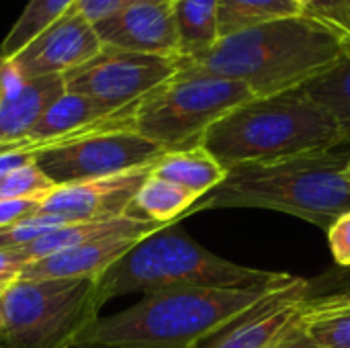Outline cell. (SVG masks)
I'll return each mask as SVG.
<instances>
[{"label":"cell","mask_w":350,"mask_h":348,"mask_svg":"<svg viewBox=\"0 0 350 348\" xmlns=\"http://www.w3.org/2000/svg\"><path fill=\"white\" fill-rule=\"evenodd\" d=\"M74 2L76 0H29L25 10L0 43V57L10 59L41 31L59 21L66 12H70Z\"/></svg>","instance_id":"obj_22"},{"label":"cell","mask_w":350,"mask_h":348,"mask_svg":"<svg viewBox=\"0 0 350 348\" xmlns=\"http://www.w3.org/2000/svg\"><path fill=\"white\" fill-rule=\"evenodd\" d=\"M195 203L197 199L191 193L164 178L152 176L150 172V176L137 189L127 215L162 226H172L180 217H187L189 209Z\"/></svg>","instance_id":"obj_19"},{"label":"cell","mask_w":350,"mask_h":348,"mask_svg":"<svg viewBox=\"0 0 350 348\" xmlns=\"http://www.w3.org/2000/svg\"><path fill=\"white\" fill-rule=\"evenodd\" d=\"M57 185L37 166L29 162L0 180V201H23V199H43L53 193Z\"/></svg>","instance_id":"obj_24"},{"label":"cell","mask_w":350,"mask_h":348,"mask_svg":"<svg viewBox=\"0 0 350 348\" xmlns=\"http://www.w3.org/2000/svg\"><path fill=\"white\" fill-rule=\"evenodd\" d=\"M328 242H330V250L334 260L350 269V211L340 215L328 230Z\"/></svg>","instance_id":"obj_27"},{"label":"cell","mask_w":350,"mask_h":348,"mask_svg":"<svg viewBox=\"0 0 350 348\" xmlns=\"http://www.w3.org/2000/svg\"><path fill=\"white\" fill-rule=\"evenodd\" d=\"M301 90L340 125L350 144V53L338 64L310 80Z\"/></svg>","instance_id":"obj_21"},{"label":"cell","mask_w":350,"mask_h":348,"mask_svg":"<svg viewBox=\"0 0 350 348\" xmlns=\"http://www.w3.org/2000/svg\"><path fill=\"white\" fill-rule=\"evenodd\" d=\"M64 92V76L57 74L23 80L4 92L0 101V144L25 139L49 105Z\"/></svg>","instance_id":"obj_15"},{"label":"cell","mask_w":350,"mask_h":348,"mask_svg":"<svg viewBox=\"0 0 350 348\" xmlns=\"http://www.w3.org/2000/svg\"><path fill=\"white\" fill-rule=\"evenodd\" d=\"M103 47L178 59L172 0L139 2L92 25Z\"/></svg>","instance_id":"obj_12"},{"label":"cell","mask_w":350,"mask_h":348,"mask_svg":"<svg viewBox=\"0 0 350 348\" xmlns=\"http://www.w3.org/2000/svg\"><path fill=\"white\" fill-rule=\"evenodd\" d=\"M349 178H350V162H349Z\"/></svg>","instance_id":"obj_36"},{"label":"cell","mask_w":350,"mask_h":348,"mask_svg":"<svg viewBox=\"0 0 350 348\" xmlns=\"http://www.w3.org/2000/svg\"><path fill=\"white\" fill-rule=\"evenodd\" d=\"M291 285L187 287L146 293L135 306L92 320L72 347L197 348Z\"/></svg>","instance_id":"obj_2"},{"label":"cell","mask_w":350,"mask_h":348,"mask_svg":"<svg viewBox=\"0 0 350 348\" xmlns=\"http://www.w3.org/2000/svg\"><path fill=\"white\" fill-rule=\"evenodd\" d=\"M350 152H312L228 170L221 185L201 197L187 215L205 209L252 207L306 219L326 232L350 211Z\"/></svg>","instance_id":"obj_3"},{"label":"cell","mask_w":350,"mask_h":348,"mask_svg":"<svg viewBox=\"0 0 350 348\" xmlns=\"http://www.w3.org/2000/svg\"><path fill=\"white\" fill-rule=\"evenodd\" d=\"M0 326H2V295H0Z\"/></svg>","instance_id":"obj_34"},{"label":"cell","mask_w":350,"mask_h":348,"mask_svg":"<svg viewBox=\"0 0 350 348\" xmlns=\"http://www.w3.org/2000/svg\"><path fill=\"white\" fill-rule=\"evenodd\" d=\"M350 306V279L336 283L332 289L324 293L310 295L306 302L308 310H334V308H349Z\"/></svg>","instance_id":"obj_28"},{"label":"cell","mask_w":350,"mask_h":348,"mask_svg":"<svg viewBox=\"0 0 350 348\" xmlns=\"http://www.w3.org/2000/svg\"><path fill=\"white\" fill-rule=\"evenodd\" d=\"M301 14L350 37V0H293Z\"/></svg>","instance_id":"obj_25"},{"label":"cell","mask_w":350,"mask_h":348,"mask_svg":"<svg viewBox=\"0 0 350 348\" xmlns=\"http://www.w3.org/2000/svg\"><path fill=\"white\" fill-rule=\"evenodd\" d=\"M100 49L103 43L92 23L70 10L6 62L25 80L53 74L64 76L94 57Z\"/></svg>","instance_id":"obj_10"},{"label":"cell","mask_w":350,"mask_h":348,"mask_svg":"<svg viewBox=\"0 0 350 348\" xmlns=\"http://www.w3.org/2000/svg\"><path fill=\"white\" fill-rule=\"evenodd\" d=\"M301 326L312 340L326 348H350V306L304 312Z\"/></svg>","instance_id":"obj_23"},{"label":"cell","mask_w":350,"mask_h":348,"mask_svg":"<svg viewBox=\"0 0 350 348\" xmlns=\"http://www.w3.org/2000/svg\"><path fill=\"white\" fill-rule=\"evenodd\" d=\"M23 267L25 265L10 250H0V295H4L16 281H21Z\"/></svg>","instance_id":"obj_30"},{"label":"cell","mask_w":350,"mask_h":348,"mask_svg":"<svg viewBox=\"0 0 350 348\" xmlns=\"http://www.w3.org/2000/svg\"><path fill=\"white\" fill-rule=\"evenodd\" d=\"M345 35L316 18L295 14L228 37L209 51L176 59L178 74L242 82L254 96L306 86L347 55Z\"/></svg>","instance_id":"obj_1"},{"label":"cell","mask_w":350,"mask_h":348,"mask_svg":"<svg viewBox=\"0 0 350 348\" xmlns=\"http://www.w3.org/2000/svg\"><path fill=\"white\" fill-rule=\"evenodd\" d=\"M295 14L301 12L293 0H217L219 39Z\"/></svg>","instance_id":"obj_20"},{"label":"cell","mask_w":350,"mask_h":348,"mask_svg":"<svg viewBox=\"0 0 350 348\" xmlns=\"http://www.w3.org/2000/svg\"><path fill=\"white\" fill-rule=\"evenodd\" d=\"M154 164L115 176L57 187L43 197L39 215H59L70 219H113L127 215L137 189L150 176Z\"/></svg>","instance_id":"obj_11"},{"label":"cell","mask_w":350,"mask_h":348,"mask_svg":"<svg viewBox=\"0 0 350 348\" xmlns=\"http://www.w3.org/2000/svg\"><path fill=\"white\" fill-rule=\"evenodd\" d=\"M70 348H103V347H70Z\"/></svg>","instance_id":"obj_35"},{"label":"cell","mask_w":350,"mask_h":348,"mask_svg":"<svg viewBox=\"0 0 350 348\" xmlns=\"http://www.w3.org/2000/svg\"><path fill=\"white\" fill-rule=\"evenodd\" d=\"M349 144L340 125L301 88L252 96L215 121L201 146L226 168L271 162Z\"/></svg>","instance_id":"obj_4"},{"label":"cell","mask_w":350,"mask_h":348,"mask_svg":"<svg viewBox=\"0 0 350 348\" xmlns=\"http://www.w3.org/2000/svg\"><path fill=\"white\" fill-rule=\"evenodd\" d=\"M345 45H347V53H350V37L345 39Z\"/></svg>","instance_id":"obj_33"},{"label":"cell","mask_w":350,"mask_h":348,"mask_svg":"<svg viewBox=\"0 0 350 348\" xmlns=\"http://www.w3.org/2000/svg\"><path fill=\"white\" fill-rule=\"evenodd\" d=\"M178 35V59L209 51L219 41L217 0H172Z\"/></svg>","instance_id":"obj_18"},{"label":"cell","mask_w":350,"mask_h":348,"mask_svg":"<svg viewBox=\"0 0 350 348\" xmlns=\"http://www.w3.org/2000/svg\"><path fill=\"white\" fill-rule=\"evenodd\" d=\"M96 281H16L2 295L0 348H70L98 318Z\"/></svg>","instance_id":"obj_6"},{"label":"cell","mask_w":350,"mask_h":348,"mask_svg":"<svg viewBox=\"0 0 350 348\" xmlns=\"http://www.w3.org/2000/svg\"><path fill=\"white\" fill-rule=\"evenodd\" d=\"M178 72L176 57L103 47L94 57L64 74L66 92L82 94L109 111L146 98Z\"/></svg>","instance_id":"obj_9"},{"label":"cell","mask_w":350,"mask_h":348,"mask_svg":"<svg viewBox=\"0 0 350 348\" xmlns=\"http://www.w3.org/2000/svg\"><path fill=\"white\" fill-rule=\"evenodd\" d=\"M113 113L117 111H109L82 94L64 92L49 105V109L41 115V119L33 125L25 139L35 146L49 139H62L105 121Z\"/></svg>","instance_id":"obj_17"},{"label":"cell","mask_w":350,"mask_h":348,"mask_svg":"<svg viewBox=\"0 0 350 348\" xmlns=\"http://www.w3.org/2000/svg\"><path fill=\"white\" fill-rule=\"evenodd\" d=\"M304 318V316H301ZM271 348H326V347H320L316 340H312L310 336H308V332L304 330V326H301V320L295 324V326H291L275 345Z\"/></svg>","instance_id":"obj_31"},{"label":"cell","mask_w":350,"mask_h":348,"mask_svg":"<svg viewBox=\"0 0 350 348\" xmlns=\"http://www.w3.org/2000/svg\"><path fill=\"white\" fill-rule=\"evenodd\" d=\"M310 287V281L297 279L291 287L267 299L252 314L213 336L205 348H271L301 320Z\"/></svg>","instance_id":"obj_13"},{"label":"cell","mask_w":350,"mask_h":348,"mask_svg":"<svg viewBox=\"0 0 350 348\" xmlns=\"http://www.w3.org/2000/svg\"><path fill=\"white\" fill-rule=\"evenodd\" d=\"M252 96L242 82L176 72L137 103L133 131L168 152L195 148L215 121Z\"/></svg>","instance_id":"obj_7"},{"label":"cell","mask_w":350,"mask_h":348,"mask_svg":"<svg viewBox=\"0 0 350 348\" xmlns=\"http://www.w3.org/2000/svg\"><path fill=\"white\" fill-rule=\"evenodd\" d=\"M139 2H164V0H76L70 10L82 14L88 23H98L119 10H125Z\"/></svg>","instance_id":"obj_26"},{"label":"cell","mask_w":350,"mask_h":348,"mask_svg":"<svg viewBox=\"0 0 350 348\" xmlns=\"http://www.w3.org/2000/svg\"><path fill=\"white\" fill-rule=\"evenodd\" d=\"M43 199H23V201H0V228L10 226L29 217L39 215Z\"/></svg>","instance_id":"obj_29"},{"label":"cell","mask_w":350,"mask_h":348,"mask_svg":"<svg viewBox=\"0 0 350 348\" xmlns=\"http://www.w3.org/2000/svg\"><path fill=\"white\" fill-rule=\"evenodd\" d=\"M142 236L129 234H111L80 246L55 252L41 260L29 263L23 267L21 279L25 281H43V279H90L96 281L107 273L123 254H127Z\"/></svg>","instance_id":"obj_14"},{"label":"cell","mask_w":350,"mask_h":348,"mask_svg":"<svg viewBox=\"0 0 350 348\" xmlns=\"http://www.w3.org/2000/svg\"><path fill=\"white\" fill-rule=\"evenodd\" d=\"M0 70H2V57H0ZM0 101H2V76H0Z\"/></svg>","instance_id":"obj_32"},{"label":"cell","mask_w":350,"mask_h":348,"mask_svg":"<svg viewBox=\"0 0 350 348\" xmlns=\"http://www.w3.org/2000/svg\"><path fill=\"white\" fill-rule=\"evenodd\" d=\"M226 174L228 170L203 146L170 150L162 154L152 168V176L164 178L185 189L197 201L221 185Z\"/></svg>","instance_id":"obj_16"},{"label":"cell","mask_w":350,"mask_h":348,"mask_svg":"<svg viewBox=\"0 0 350 348\" xmlns=\"http://www.w3.org/2000/svg\"><path fill=\"white\" fill-rule=\"evenodd\" d=\"M135 107L137 103L121 109L105 125L82 137L41 152L37 166L57 187H64L154 164L168 150L133 131Z\"/></svg>","instance_id":"obj_8"},{"label":"cell","mask_w":350,"mask_h":348,"mask_svg":"<svg viewBox=\"0 0 350 348\" xmlns=\"http://www.w3.org/2000/svg\"><path fill=\"white\" fill-rule=\"evenodd\" d=\"M297 277L250 269L226 260L178 228L166 226L142 238L107 273L96 279V295L105 306L127 293H156L187 287H283Z\"/></svg>","instance_id":"obj_5"}]
</instances>
